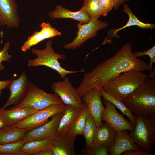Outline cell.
<instances>
[{
	"instance_id": "obj_12",
	"label": "cell",
	"mask_w": 155,
	"mask_h": 155,
	"mask_svg": "<svg viewBox=\"0 0 155 155\" xmlns=\"http://www.w3.org/2000/svg\"><path fill=\"white\" fill-rule=\"evenodd\" d=\"M63 112L54 115L51 117V120L46 123L28 131L22 140L25 143L44 140L55 135L59 121L63 115Z\"/></svg>"
},
{
	"instance_id": "obj_22",
	"label": "cell",
	"mask_w": 155,
	"mask_h": 155,
	"mask_svg": "<svg viewBox=\"0 0 155 155\" xmlns=\"http://www.w3.org/2000/svg\"><path fill=\"white\" fill-rule=\"evenodd\" d=\"M28 131L13 126H7L0 130V144L22 140Z\"/></svg>"
},
{
	"instance_id": "obj_30",
	"label": "cell",
	"mask_w": 155,
	"mask_h": 155,
	"mask_svg": "<svg viewBox=\"0 0 155 155\" xmlns=\"http://www.w3.org/2000/svg\"><path fill=\"white\" fill-rule=\"evenodd\" d=\"M40 31L44 40L61 35L60 32L53 27L49 23L43 22L41 24Z\"/></svg>"
},
{
	"instance_id": "obj_2",
	"label": "cell",
	"mask_w": 155,
	"mask_h": 155,
	"mask_svg": "<svg viewBox=\"0 0 155 155\" xmlns=\"http://www.w3.org/2000/svg\"><path fill=\"white\" fill-rule=\"evenodd\" d=\"M122 102L135 115L155 119V78L148 76Z\"/></svg>"
},
{
	"instance_id": "obj_31",
	"label": "cell",
	"mask_w": 155,
	"mask_h": 155,
	"mask_svg": "<svg viewBox=\"0 0 155 155\" xmlns=\"http://www.w3.org/2000/svg\"><path fill=\"white\" fill-rule=\"evenodd\" d=\"M134 55L136 58L142 56L147 55L150 58L149 63L148 64L149 69L148 70L150 73L152 72V65L153 63H155V45L144 51H137L133 53Z\"/></svg>"
},
{
	"instance_id": "obj_38",
	"label": "cell",
	"mask_w": 155,
	"mask_h": 155,
	"mask_svg": "<svg viewBox=\"0 0 155 155\" xmlns=\"http://www.w3.org/2000/svg\"><path fill=\"white\" fill-rule=\"evenodd\" d=\"M7 127L3 118L0 115V130Z\"/></svg>"
},
{
	"instance_id": "obj_13",
	"label": "cell",
	"mask_w": 155,
	"mask_h": 155,
	"mask_svg": "<svg viewBox=\"0 0 155 155\" xmlns=\"http://www.w3.org/2000/svg\"><path fill=\"white\" fill-rule=\"evenodd\" d=\"M102 97L99 89L94 88L88 90L81 97L97 127L101 126L103 124L102 115L105 108L102 104Z\"/></svg>"
},
{
	"instance_id": "obj_20",
	"label": "cell",
	"mask_w": 155,
	"mask_h": 155,
	"mask_svg": "<svg viewBox=\"0 0 155 155\" xmlns=\"http://www.w3.org/2000/svg\"><path fill=\"white\" fill-rule=\"evenodd\" d=\"M81 108L65 105V108L59 121L56 134L61 135L67 133Z\"/></svg>"
},
{
	"instance_id": "obj_26",
	"label": "cell",
	"mask_w": 155,
	"mask_h": 155,
	"mask_svg": "<svg viewBox=\"0 0 155 155\" xmlns=\"http://www.w3.org/2000/svg\"><path fill=\"white\" fill-rule=\"evenodd\" d=\"M89 18L98 20L102 13L99 0H84L80 9Z\"/></svg>"
},
{
	"instance_id": "obj_3",
	"label": "cell",
	"mask_w": 155,
	"mask_h": 155,
	"mask_svg": "<svg viewBox=\"0 0 155 155\" xmlns=\"http://www.w3.org/2000/svg\"><path fill=\"white\" fill-rule=\"evenodd\" d=\"M147 76L142 71H125L111 80L103 88L111 96L122 102L143 84Z\"/></svg>"
},
{
	"instance_id": "obj_5",
	"label": "cell",
	"mask_w": 155,
	"mask_h": 155,
	"mask_svg": "<svg viewBox=\"0 0 155 155\" xmlns=\"http://www.w3.org/2000/svg\"><path fill=\"white\" fill-rule=\"evenodd\" d=\"M136 116L134 129L129 135L143 151L151 152L155 143V119L147 116Z\"/></svg>"
},
{
	"instance_id": "obj_40",
	"label": "cell",
	"mask_w": 155,
	"mask_h": 155,
	"mask_svg": "<svg viewBox=\"0 0 155 155\" xmlns=\"http://www.w3.org/2000/svg\"><path fill=\"white\" fill-rule=\"evenodd\" d=\"M155 68L154 69L153 72H152V73H150V75H149L148 78L151 79V78H154L155 77Z\"/></svg>"
},
{
	"instance_id": "obj_15",
	"label": "cell",
	"mask_w": 155,
	"mask_h": 155,
	"mask_svg": "<svg viewBox=\"0 0 155 155\" xmlns=\"http://www.w3.org/2000/svg\"><path fill=\"white\" fill-rule=\"evenodd\" d=\"M110 155H119L125 151L141 150V148L129 135L127 130L116 131L114 144L108 148Z\"/></svg>"
},
{
	"instance_id": "obj_16",
	"label": "cell",
	"mask_w": 155,
	"mask_h": 155,
	"mask_svg": "<svg viewBox=\"0 0 155 155\" xmlns=\"http://www.w3.org/2000/svg\"><path fill=\"white\" fill-rule=\"evenodd\" d=\"M38 111L29 106L11 108L8 109H0V115L7 126H13Z\"/></svg>"
},
{
	"instance_id": "obj_37",
	"label": "cell",
	"mask_w": 155,
	"mask_h": 155,
	"mask_svg": "<svg viewBox=\"0 0 155 155\" xmlns=\"http://www.w3.org/2000/svg\"><path fill=\"white\" fill-rule=\"evenodd\" d=\"M34 155H53L51 150H43L35 153Z\"/></svg>"
},
{
	"instance_id": "obj_11",
	"label": "cell",
	"mask_w": 155,
	"mask_h": 155,
	"mask_svg": "<svg viewBox=\"0 0 155 155\" xmlns=\"http://www.w3.org/2000/svg\"><path fill=\"white\" fill-rule=\"evenodd\" d=\"M103 103L106 107L102 114V120L116 131L127 130L131 132L134 130L135 127L117 111L113 104L107 100H104Z\"/></svg>"
},
{
	"instance_id": "obj_23",
	"label": "cell",
	"mask_w": 155,
	"mask_h": 155,
	"mask_svg": "<svg viewBox=\"0 0 155 155\" xmlns=\"http://www.w3.org/2000/svg\"><path fill=\"white\" fill-rule=\"evenodd\" d=\"M88 111L87 106L83 102V107L81 108L67 133L75 137L79 135H83Z\"/></svg>"
},
{
	"instance_id": "obj_4",
	"label": "cell",
	"mask_w": 155,
	"mask_h": 155,
	"mask_svg": "<svg viewBox=\"0 0 155 155\" xmlns=\"http://www.w3.org/2000/svg\"><path fill=\"white\" fill-rule=\"evenodd\" d=\"M52 41L49 40L46 43L44 49L40 50L32 49V53L36 55L37 57L36 59L28 61V67L41 66L48 67L56 71L63 80L67 75L84 71L83 70L80 71L68 70L62 67L58 59H65L67 56L65 55L56 53L52 46Z\"/></svg>"
},
{
	"instance_id": "obj_24",
	"label": "cell",
	"mask_w": 155,
	"mask_h": 155,
	"mask_svg": "<svg viewBox=\"0 0 155 155\" xmlns=\"http://www.w3.org/2000/svg\"><path fill=\"white\" fill-rule=\"evenodd\" d=\"M102 97L104 100H107L113 104L122 113L126 115L130 120L131 123L135 127L137 121V116L134 115L133 112L128 108L123 102L112 97L104 90L103 87L99 88Z\"/></svg>"
},
{
	"instance_id": "obj_18",
	"label": "cell",
	"mask_w": 155,
	"mask_h": 155,
	"mask_svg": "<svg viewBox=\"0 0 155 155\" xmlns=\"http://www.w3.org/2000/svg\"><path fill=\"white\" fill-rule=\"evenodd\" d=\"M57 135L53 142L51 150L53 155H76L74 148V143L76 137L68 133Z\"/></svg>"
},
{
	"instance_id": "obj_1",
	"label": "cell",
	"mask_w": 155,
	"mask_h": 155,
	"mask_svg": "<svg viewBox=\"0 0 155 155\" xmlns=\"http://www.w3.org/2000/svg\"><path fill=\"white\" fill-rule=\"evenodd\" d=\"M148 64L136 57L131 45L124 44L113 56L97 65L90 71L85 73L76 91L81 97L92 88L99 89L113 78L125 71L148 70Z\"/></svg>"
},
{
	"instance_id": "obj_32",
	"label": "cell",
	"mask_w": 155,
	"mask_h": 155,
	"mask_svg": "<svg viewBox=\"0 0 155 155\" xmlns=\"http://www.w3.org/2000/svg\"><path fill=\"white\" fill-rule=\"evenodd\" d=\"M100 5L102 16H107L108 13L113 8L114 9L117 5L118 0H99Z\"/></svg>"
},
{
	"instance_id": "obj_21",
	"label": "cell",
	"mask_w": 155,
	"mask_h": 155,
	"mask_svg": "<svg viewBox=\"0 0 155 155\" xmlns=\"http://www.w3.org/2000/svg\"><path fill=\"white\" fill-rule=\"evenodd\" d=\"M57 134L47 138L25 143L20 151L25 155H33L43 150H51Z\"/></svg>"
},
{
	"instance_id": "obj_34",
	"label": "cell",
	"mask_w": 155,
	"mask_h": 155,
	"mask_svg": "<svg viewBox=\"0 0 155 155\" xmlns=\"http://www.w3.org/2000/svg\"><path fill=\"white\" fill-rule=\"evenodd\" d=\"M86 151V154L88 155H109L108 148L103 144L90 149Z\"/></svg>"
},
{
	"instance_id": "obj_36",
	"label": "cell",
	"mask_w": 155,
	"mask_h": 155,
	"mask_svg": "<svg viewBox=\"0 0 155 155\" xmlns=\"http://www.w3.org/2000/svg\"><path fill=\"white\" fill-rule=\"evenodd\" d=\"M11 79L6 80H0V96L1 95L2 93V90L7 88L8 84L10 83Z\"/></svg>"
},
{
	"instance_id": "obj_8",
	"label": "cell",
	"mask_w": 155,
	"mask_h": 155,
	"mask_svg": "<svg viewBox=\"0 0 155 155\" xmlns=\"http://www.w3.org/2000/svg\"><path fill=\"white\" fill-rule=\"evenodd\" d=\"M108 25L106 22L91 19L86 24L78 23L76 37L71 42L64 45L63 48L74 49L78 47L88 39L95 36L98 30L105 29Z\"/></svg>"
},
{
	"instance_id": "obj_9",
	"label": "cell",
	"mask_w": 155,
	"mask_h": 155,
	"mask_svg": "<svg viewBox=\"0 0 155 155\" xmlns=\"http://www.w3.org/2000/svg\"><path fill=\"white\" fill-rule=\"evenodd\" d=\"M51 88L65 105L80 108L83 107V102L82 97L78 93L68 77H65L63 81L52 83Z\"/></svg>"
},
{
	"instance_id": "obj_17",
	"label": "cell",
	"mask_w": 155,
	"mask_h": 155,
	"mask_svg": "<svg viewBox=\"0 0 155 155\" xmlns=\"http://www.w3.org/2000/svg\"><path fill=\"white\" fill-rule=\"evenodd\" d=\"M116 132V130L106 122L100 127H96L90 149L102 144L108 148L111 147L115 141Z\"/></svg>"
},
{
	"instance_id": "obj_19",
	"label": "cell",
	"mask_w": 155,
	"mask_h": 155,
	"mask_svg": "<svg viewBox=\"0 0 155 155\" xmlns=\"http://www.w3.org/2000/svg\"><path fill=\"white\" fill-rule=\"evenodd\" d=\"M48 15L52 20L55 18H70L79 21L81 24H86L90 19L80 9L78 11L72 12L63 7L61 5H57L54 10L51 11Z\"/></svg>"
},
{
	"instance_id": "obj_14",
	"label": "cell",
	"mask_w": 155,
	"mask_h": 155,
	"mask_svg": "<svg viewBox=\"0 0 155 155\" xmlns=\"http://www.w3.org/2000/svg\"><path fill=\"white\" fill-rule=\"evenodd\" d=\"M16 0H0V26L18 28L20 22Z\"/></svg>"
},
{
	"instance_id": "obj_6",
	"label": "cell",
	"mask_w": 155,
	"mask_h": 155,
	"mask_svg": "<svg viewBox=\"0 0 155 155\" xmlns=\"http://www.w3.org/2000/svg\"><path fill=\"white\" fill-rule=\"evenodd\" d=\"M63 103L55 93H47L31 82L26 94L22 101L12 108L29 106L39 110L50 106Z\"/></svg>"
},
{
	"instance_id": "obj_7",
	"label": "cell",
	"mask_w": 155,
	"mask_h": 155,
	"mask_svg": "<svg viewBox=\"0 0 155 155\" xmlns=\"http://www.w3.org/2000/svg\"><path fill=\"white\" fill-rule=\"evenodd\" d=\"M65 108L64 103L50 106L37 111L13 126L29 131L46 123L50 117L56 113L63 112Z\"/></svg>"
},
{
	"instance_id": "obj_25",
	"label": "cell",
	"mask_w": 155,
	"mask_h": 155,
	"mask_svg": "<svg viewBox=\"0 0 155 155\" xmlns=\"http://www.w3.org/2000/svg\"><path fill=\"white\" fill-rule=\"evenodd\" d=\"M123 6V11L128 15L129 19L127 23L125 26L115 30L114 34L121 30L133 26H136L140 28L145 29H152L155 28L154 24L144 23L140 21L132 13L131 9L127 4L124 3Z\"/></svg>"
},
{
	"instance_id": "obj_28",
	"label": "cell",
	"mask_w": 155,
	"mask_h": 155,
	"mask_svg": "<svg viewBox=\"0 0 155 155\" xmlns=\"http://www.w3.org/2000/svg\"><path fill=\"white\" fill-rule=\"evenodd\" d=\"M24 143L22 140L16 142L0 144V155H25L20 151Z\"/></svg>"
},
{
	"instance_id": "obj_39",
	"label": "cell",
	"mask_w": 155,
	"mask_h": 155,
	"mask_svg": "<svg viewBox=\"0 0 155 155\" xmlns=\"http://www.w3.org/2000/svg\"><path fill=\"white\" fill-rule=\"evenodd\" d=\"M128 0H118V2L115 8V9H118L119 7L122 4L125 3Z\"/></svg>"
},
{
	"instance_id": "obj_33",
	"label": "cell",
	"mask_w": 155,
	"mask_h": 155,
	"mask_svg": "<svg viewBox=\"0 0 155 155\" xmlns=\"http://www.w3.org/2000/svg\"><path fill=\"white\" fill-rule=\"evenodd\" d=\"M10 46V43L6 42L3 47L2 50L0 51V71H2L5 67L2 64L4 61L9 62L10 59L12 56L9 54L8 49Z\"/></svg>"
},
{
	"instance_id": "obj_10",
	"label": "cell",
	"mask_w": 155,
	"mask_h": 155,
	"mask_svg": "<svg viewBox=\"0 0 155 155\" xmlns=\"http://www.w3.org/2000/svg\"><path fill=\"white\" fill-rule=\"evenodd\" d=\"M29 82L26 73L24 71L17 79H11L7 88L10 92L9 97L1 109H5L11 105L16 106L23 100L27 93Z\"/></svg>"
},
{
	"instance_id": "obj_27",
	"label": "cell",
	"mask_w": 155,
	"mask_h": 155,
	"mask_svg": "<svg viewBox=\"0 0 155 155\" xmlns=\"http://www.w3.org/2000/svg\"><path fill=\"white\" fill-rule=\"evenodd\" d=\"M96 127L95 121L88 109L86 122L83 134L86 142V151L90 149L93 142L95 129Z\"/></svg>"
},
{
	"instance_id": "obj_29",
	"label": "cell",
	"mask_w": 155,
	"mask_h": 155,
	"mask_svg": "<svg viewBox=\"0 0 155 155\" xmlns=\"http://www.w3.org/2000/svg\"><path fill=\"white\" fill-rule=\"evenodd\" d=\"M44 40L41 33L39 31H35L31 36L28 37L22 46V50L25 52L29 49L31 47L36 45L40 42Z\"/></svg>"
},
{
	"instance_id": "obj_35",
	"label": "cell",
	"mask_w": 155,
	"mask_h": 155,
	"mask_svg": "<svg viewBox=\"0 0 155 155\" xmlns=\"http://www.w3.org/2000/svg\"><path fill=\"white\" fill-rule=\"evenodd\" d=\"M122 155H153L151 152L141 150H130L121 154Z\"/></svg>"
}]
</instances>
